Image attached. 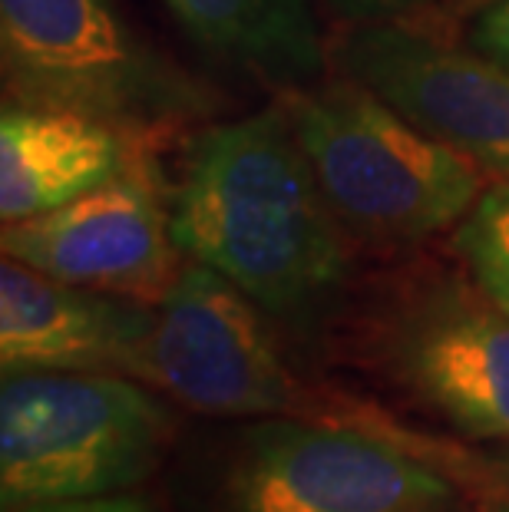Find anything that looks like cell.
I'll list each match as a JSON object with an SVG mask.
<instances>
[{
    "label": "cell",
    "mask_w": 509,
    "mask_h": 512,
    "mask_svg": "<svg viewBox=\"0 0 509 512\" xmlns=\"http://www.w3.org/2000/svg\"><path fill=\"white\" fill-rule=\"evenodd\" d=\"M176 417L143 380L86 370H14L0 380L4 512L113 496L166 456Z\"/></svg>",
    "instance_id": "cell-5"
},
{
    "label": "cell",
    "mask_w": 509,
    "mask_h": 512,
    "mask_svg": "<svg viewBox=\"0 0 509 512\" xmlns=\"http://www.w3.org/2000/svg\"><path fill=\"white\" fill-rule=\"evenodd\" d=\"M129 377L209 417L311 420L371 433L440 470H453L460 460L457 443L410 430L391 413L301 380L281 357L265 311L199 261L182 265L176 285L156 304L153 331Z\"/></svg>",
    "instance_id": "cell-2"
},
{
    "label": "cell",
    "mask_w": 509,
    "mask_h": 512,
    "mask_svg": "<svg viewBox=\"0 0 509 512\" xmlns=\"http://www.w3.org/2000/svg\"><path fill=\"white\" fill-rule=\"evenodd\" d=\"M156 304L57 281L7 258L0 265V367L133 374Z\"/></svg>",
    "instance_id": "cell-10"
},
{
    "label": "cell",
    "mask_w": 509,
    "mask_h": 512,
    "mask_svg": "<svg viewBox=\"0 0 509 512\" xmlns=\"http://www.w3.org/2000/svg\"><path fill=\"white\" fill-rule=\"evenodd\" d=\"M186 34L219 60L278 90L318 80L321 37L308 0H162Z\"/></svg>",
    "instance_id": "cell-12"
},
{
    "label": "cell",
    "mask_w": 509,
    "mask_h": 512,
    "mask_svg": "<svg viewBox=\"0 0 509 512\" xmlns=\"http://www.w3.org/2000/svg\"><path fill=\"white\" fill-rule=\"evenodd\" d=\"M440 466L348 427L258 417L238 433L215 512H463Z\"/></svg>",
    "instance_id": "cell-6"
},
{
    "label": "cell",
    "mask_w": 509,
    "mask_h": 512,
    "mask_svg": "<svg viewBox=\"0 0 509 512\" xmlns=\"http://www.w3.org/2000/svg\"><path fill=\"white\" fill-rule=\"evenodd\" d=\"M0 73L4 103L86 116L146 152L222 110L116 0H0Z\"/></svg>",
    "instance_id": "cell-3"
},
{
    "label": "cell",
    "mask_w": 509,
    "mask_h": 512,
    "mask_svg": "<svg viewBox=\"0 0 509 512\" xmlns=\"http://www.w3.org/2000/svg\"><path fill=\"white\" fill-rule=\"evenodd\" d=\"M430 0H328V7L351 27L357 24H381V20H397L407 10H417Z\"/></svg>",
    "instance_id": "cell-15"
},
{
    "label": "cell",
    "mask_w": 509,
    "mask_h": 512,
    "mask_svg": "<svg viewBox=\"0 0 509 512\" xmlns=\"http://www.w3.org/2000/svg\"><path fill=\"white\" fill-rule=\"evenodd\" d=\"M17 512H159V509L139 496L113 493V496H90V499H67V503L30 506Z\"/></svg>",
    "instance_id": "cell-16"
},
{
    "label": "cell",
    "mask_w": 509,
    "mask_h": 512,
    "mask_svg": "<svg viewBox=\"0 0 509 512\" xmlns=\"http://www.w3.org/2000/svg\"><path fill=\"white\" fill-rule=\"evenodd\" d=\"M341 73L410 123L509 182V70L424 27L357 24L338 43Z\"/></svg>",
    "instance_id": "cell-9"
},
{
    "label": "cell",
    "mask_w": 509,
    "mask_h": 512,
    "mask_svg": "<svg viewBox=\"0 0 509 512\" xmlns=\"http://www.w3.org/2000/svg\"><path fill=\"white\" fill-rule=\"evenodd\" d=\"M0 245L40 275L143 304H159L182 271L153 162L60 209L4 225Z\"/></svg>",
    "instance_id": "cell-8"
},
{
    "label": "cell",
    "mask_w": 509,
    "mask_h": 512,
    "mask_svg": "<svg viewBox=\"0 0 509 512\" xmlns=\"http://www.w3.org/2000/svg\"><path fill=\"white\" fill-rule=\"evenodd\" d=\"M166 199L179 252L229 278L268 318L305 321L348 275L344 222L281 103L199 126Z\"/></svg>",
    "instance_id": "cell-1"
},
{
    "label": "cell",
    "mask_w": 509,
    "mask_h": 512,
    "mask_svg": "<svg viewBox=\"0 0 509 512\" xmlns=\"http://www.w3.org/2000/svg\"><path fill=\"white\" fill-rule=\"evenodd\" d=\"M153 162L116 129L60 110L4 103L0 116V219L4 225L60 209Z\"/></svg>",
    "instance_id": "cell-11"
},
{
    "label": "cell",
    "mask_w": 509,
    "mask_h": 512,
    "mask_svg": "<svg viewBox=\"0 0 509 512\" xmlns=\"http://www.w3.org/2000/svg\"><path fill=\"white\" fill-rule=\"evenodd\" d=\"M486 512H509V499H493L490 509H486Z\"/></svg>",
    "instance_id": "cell-17"
},
{
    "label": "cell",
    "mask_w": 509,
    "mask_h": 512,
    "mask_svg": "<svg viewBox=\"0 0 509 512\" xmlns=\"http://www.w3.org/2000/svg\"><path fill=\"white\" fill-rule=\"evenodd\" d=\"M457 252L467 261L470 278L509 311V182L500 179L457 225Z\"/></svg>",
    "instance_id": "cell-13"
},
{
    "label": "cell",
    "mask_w": 509,
    "mask_h": 512,
    "mask_svg": "<svg viewBox=\"0 0 509 512\" xmlns=\"http://www.w3.org/2000/svg\"><path fill=\"white\" fill-rule=\"evenodd\" d=\"M453 10L473 14L467 47L509 70V0H457Z\"/></svg>",
    "instance_id": "cell-14"
},
{
    "label": "cell",
    "mask_w": 509,
    "mask_h": 512,
    "mask_svg": "<svg viewBox=\"0 0 509 512\" xmlns=\"http://www.w3.org/2000/svg\"><path fill=\"white\" fill-rule=\"evenodd\" d=\"M278 103L331 209L357 235L424 242L480 199V166L351 76L281 90Z\"/></svg>",
    "instance_id": "cell-4"
},
{
    "label": "cell",
    "mask_w": 509,
    "mask_h": 512,
    "mask_svg": "<svg viewBox=\"0 0 509 512\" xmlns=\"http://www.w3.org/2000/svg\"><path fill=\"white\" fill-rule=\"evenodd\" d=\"M371 354L453 430L509 443V311L473 278L430 275L400 288L377 314Z\"/></svg>",
    "instance_id": "cell-7"
}]
</instances>
